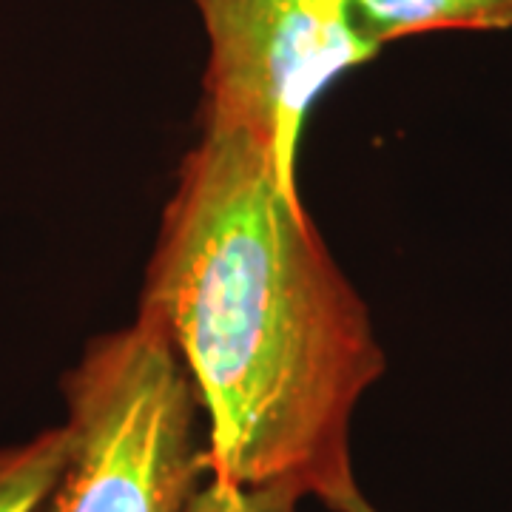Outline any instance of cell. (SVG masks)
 I'll use <instances>...</instances> for the list:
<instances>
[{
	"instance_id": "6da1fadb",
	"label": "cell",
	"mask_w": 512,
	"mask_h": 512,
	"mask_svg": "<svg viewBox=\"0 0 512 512\" xmlns=\"http://www.w3.org/2000/svg\"><path fill=\"white\" fill-rule=\"evenodd\" d=\"M137 319L160 330L197 387L211 476L285 484L328 510L359 490L350 424L382 379L384 350L299 191L222 117L200 111Z\"/></svg>"
},
{
	"instance_id": "7a4b0ae2",
	"label": "cell",
	"mask_w": 512,
	"mask_h": 512,
	"mask_svg": "<svg viewBox=\"0 0 512 512\" xmlns=\"http://www.w3.org/2000/svg\"><path fill=\"white\" fill-rule=\"evenodd\" d=\"M69 456L37 512H188L211 478L183 359L143 319L89 342L63 379Z\"/></svg>"
},
{
	"instance_id": "3957f363",
	"label": "cell",
	"mask_w": 512,
	"mask_h": 512,
	"mask_svg": "<svg viewBox=\"0 0 512 512\" xmlns=\"http://www.w3.org/2000/svg\"><path fill=\"white\" fill-rule=\"evenodd\" d=\"M208 35L205 114L248 131L296 191V154L313 106L382 55L348 0H194Z\"/></svg>"
},
{
	"instance_id": "277c9868",
	"label": "cell",
	"mask_w": 512,
	"mask_h": 512,
	"mask_svg": "<svg viewBox=\"0 0 512 512\" xmlns=\"http://www.w3.org/2000/svg\"><path fill=\"white\" fill-rule=\"evenodd\" d=\"M348 6L362 35L382 49L427 32L512 29V0H348Z\"/></svg>"
},
{
	"instance_id": "5b68a950",
	"label": "cell",
	"mask_w": 512,
	"mask_h": 512,
	"mask_svg": "<svg viewBox=\"0 0 512 512\" xmlns=\"http://www.w3.org/2000/svg\"><path fill=\"white\" fill-rule=\"evenodd\" d=\"M69 456V427H49L18 444H0V512H37Z\"/></svg>"
},
{
	"instance_id": "8992f818",
	"label": "cell",
	"mask_w": 512,
	"mask_h": 512,
	"mask_svg": "<svg viewBox=\"0 0 512 512\" xmlns=\"http://www.w3.org/2000/svg\"><path fill=\"white\" fill-rule=\"evenodd\" d=\"M305 495L285 484L271 487H237L220 478H208L188 512H299Z\"/></svg>"
},
{
	"instance_id": "52a82bcc",
	"label": "cell",
	"mask_w": 512,
	"mask_h": 512,
	"mask_svg": "<svg viewBox=\"0 0 512 512\" xmlns=\"http://www.w3.org/2000/svg\"><path fill=\"white\" fill-rule=\"evenodd\" d=\"M333 512H379V510L367 501L365 495H362V490H356V493L348 495L345 501H339V504L333 507Z\"/></svg>"
}]
</instances>
